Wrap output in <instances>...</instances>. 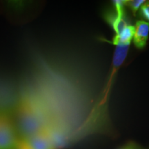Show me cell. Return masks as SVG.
<instances>
[{
  "label": "cell",
  "mask_w": 149,
  "mask_h": 149,
  "mask_svg": "<svg viewBox=\"0 0 149 149\" xmlns=\"http://www.w3.org/2000/svg\"><path fill=\"white\" fill-rule=\"evenodd\" d=\"M149 37V23L144 20H137L134 25L133 42L138 49L146 47Z\"/></svg>",
  "instance_id": "cell-3"
},
{
  "label": "cell",
  "mask_w": 149,
  "mask_h": 149,
  "mask_svg": "<svg viewBox=\"0 0 149 149\" xmlns=\"http://www.w3.org/2000/svg\"><path fill=\"white\" fill-rule=\"evenodd\" d=\"M104 19L115 32V35L122 32L127 26L130 24L128 23L126 13H118L114 10L106 13Z\"/></svg>",
  "instance_id": "cell-4"
},
{
  "label": "cell",
  "mask_w": 149,
  "mask_h": 149,
  "mask_svg": "<svg viewBox=\"0 0 149 149\" xmlns=\"http://www.w3.org/2000/svg\"><path fill=\"white\" fill-rule=\"evenodd\" d=\"M17 149H30V148L26 146V145L24 144L21 139H19V144Z\"/></svg>",
  "instance_id": "cell-9"
},
{
  "label": "cell",
  "mask_w": 149,
  "mask_h": 149,
  "mask_svg": "<svg viewBox=\"0 0 149 149\" xmlns=\"http://www.w3.org/2000/svg\"><path fill=\"white\" fill-rule=\"evenodd\" d=\"M20 139L30 149H55L45 129Z\"/></svg>",
  "instance_id": "cell-2"
},
{
  "label": "cell",
  "mask_w": 149,
  "mask_h": 149,
  "mask_svg": "<svg viewBox=\"0 0 149 149\" xmlns=\"http://www.w3.org/2000/svg\"><path fill=\"white\" fill-rule=\"evenodd\" d=\"M19 141L10 119L0 115V149H17Z\"/></svg>",
  "instance_id": "cell-1"
},
{
  "label": "cell",
  "mask_w": 149,
  "mask_h": 149,
  "mask_svg": "<svg viewBox=\"0 0 149 149\" xmlns=\"http://www.w3.org/2000/svg\"><path fill=\"white\" fill-rule=\"evenodd\" d=\"M145 0H126V6L131 11L134 15L138 14L139 9L145 3Z\"/></svg>",
  "instance_id": "cell-6"
},
{
  "label": "cell",
  "mask_w": 149,
  "mask_h": 149,
  "mask_svg": "<svg viewBox=\"0 0 149 149\" xmlns=\"http://www.w3.org/2000/svg\"><path fill=\"white\" fill-rule=\"evenodd\" d=\"M141 19L149 23V1H146L138 13Z\"/></svg>",
  "instance_id": "cell-7"
},
{
  "label": "cell",
  "mask_w": 149,
  "mask_h": 149,
  "mask_svg": "<svg viewBox=\"0 0 149 149\" xmlns=\"http://www.w3.org/2000/svg\"><path fill=\"white\" fill-rule=\"evenodd\" d=\"M119 149H136L135 144L133 143H128L124 146H123Z\"/></svg>",
  "instance_id": "cell-8"
},
{
  "label": "cell",
  "mask_w": 149,
  "mask_h": 149,
  "mask_svg": "<svg viewBox=\"0 0 149 149\" xmlns=\"http://www.w3.org/2000/svg\"><path fill=\"white\" fill-rule=\"evenodd\" d=\"M134 35V25L130 24L122 32L115 35L111 41V43L115 46H130L133 42Z\"/></svg>",
  "instance_id": "cell-5"
}]
</instances>
